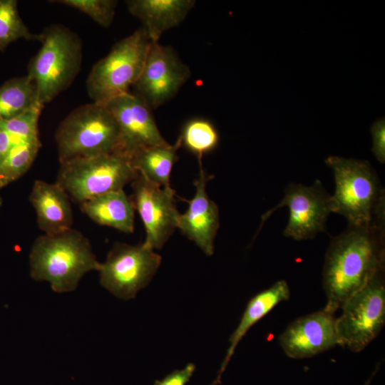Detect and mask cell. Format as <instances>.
<instances>
[{"instance_id":"484cf974","label":"cell","mask_w":385,"mask_h":385,"mask_svg":"<svg viewBox=\"0 0 385 385\" xmlns=\"http://www.w3.org/2000/svg\"><path fill=\"white\" fill-rule=\"evenodd\" d=\"M372 135L371 151L375 158L381 163H385V120L381 118L375 120L371 125Z\"/></svg>"},{"instance_id":"44dd1931","label":"cell","mask_w":385,"mask_h":385,"mask_svg":"<svg viewBox=\"0 0 385 385\" xmlns=\"http://www.w3.org/2000/svg\"><path fill=\"white\" fill-rule=\"evenodd\" d=\"M37 104L34 84L26 75L12 78L0 86V121L18 117Z\"/></svg>"},{"instance_id":"7a4b0ae2","label":"cell","mask_w":385,"mask_h":385,"mask_svg":"<svg viewBox=\"0 0 385 385\" xmlns=\"http://www.w3.org/2000/svg\"><path fill=\"white\" fill-rule=\"evenodd\" d=\"M29 264L31 277L48 282L58 293L74 290L85 274L98 271L101 267L88 238L73 228L37 237L31 247Z\"/></svg>"},{"instance_id":"4316f807","label":"cell","mask_w":385,"mask_h":385,"mask_svg":"<svg viewBox=\"0 0 385 385\" xmlns=\"http://www.w3.org/2000/svg\"><path fill=\"white\" fill-rule=\"evenodd\" d=\"M195 370L194 364H188L183 369L175 370L161 380H157L154 385H185Z\"/></svg>"},{"instance_id":"f1b7e54d","label":"cell","mask_w":385,"mask_h":385,"mask_svg":"<svg viewBox=\"0 0 385 385\" xmlns=\"http://www.w3.org/2000/svg\"><path fill=\"white\" fill-rule=\"evenodd\" d=\"M371 381V377L369 378V379L364 384V385H369Z\"/></svg>"},{"instance_id":"83f0119b","label":"cell","mask_w":385,"mask_h":385,"mask_svg":"<svg viewBox=\"0 0 385 385\" xmlns=\"http://www.w3.org/2000/svg\"><path fill=\"white\" fill-rule=\"evenodd\" d=\"M13 144L11 136L5 128L3 123L0 121V165L6 159Z\"/></svg>"},{"instance_id":"9c48e42d","label":"cell","mask_w":385,"mask_h":385,"mask_svg":"<svg viewBox=\"0 0 385 385\" xmlns=\"http://www.w3.org/2000/svg\"><path fill=\"white\" fill-rule=\"evenodd\" d=\"M161 263V257L143 243L116 242L98 270L101 284L122 299L134 298L146 287Z\"/></svg>"},{"instance_id":"3957f363","label":"cell","mask_w":385,"mask_h":385,"mask_svg":"<svg viewBox=\"0 0 385 385\" xmlns=\"http://www.w3.org/2000/svg\"><path fill=\"white\" fill-rule=\"evenodd\" d=\"M41 46L31 58L26 76L34 84L38 102L44 106L65 91L81 66L82 42L68 28L53 24L39 34Z\"/></svg>"},{"instance_id":"ba28073f","label":"cell","mask_w":385,"mask_h":385,"mask_svg":"<svg viewBox=\"0 0 385 385\" xmlns=\"http://www.w3.org/2000/svg\"><path fill=\"white\" fill-rule=\"evenodd\" d=\"M341 309L336 319L339 345L360 352L377 337L385 324L384 271L349 297Z\"/></svg>"},{"instance_id":"8fae6325","label":"cell","mask_w":385,"mask_h":385,"mask_svg":"<svg viewBox=\"0 0 385 385\" xmlns=\"http://www.w3.org/2000/svg\"><path fill=\"white\" fill-rule=\"evenodd\" d=\"M190 75L188 66L171 46L151 42L133 93L155 110L173 98Z\"/></svg>"},{"instance_id":"30bf717a","label":"cell","mask_w":385,"mask_h":385,"mask_svg":"<svg viewBox=\"0 0 385 385\" xmlns=\"http://www.w3.org/2000/svg\"><path fill=\"white\" fill-rule=\"evenodd\" d=\"M284 206L289 210V220L283 235L299 241L312 239L318 232L324 231L329 215L334 213L332 195L319 180L309 186L288 185L282 200L262 215V222Z\"/></svg>"},{"instance_id":"cb8c5ba5","label":"cell","mask_w":385,"mask_h":385,"mask_svg":"<svg viewBox=\"0 0 385 385\" xmlns=\"http://www.w3.org/2000/svg\"><path fill=\"white\" fill-rule=\"evenodd\" d=\"M19 39L39 40L21 18L16 0H0V51Z\"/></svg>"},{"instance_id":"6da1fadb","label":"cell","mask_w":385,"mask_h":385,"mask_svg":"<svg viewBox=\"0 0 385 385\" xmlns=\"http://www.w3.org/2000/svg\"><path fill=\"white\" fill-rule=\"evenodd\" d=\"M384 228L372 223L348 225L331 239L322 272L325 311L334 314L374 276L384 271Z\"/></svg>"},{"instance_id":"d6986e66","label":"cell","mask_w":385,"mask_h":385,"mask_svg":"<svg viewBox=\"0 0 385 385\" xmlns=\"http://www.w3.org/2000/svg\"><path fill=\"white\" fill-rule=\"evenodd\" d=\"M79 205L85 215L100 225L125 233L133 232L135 207L123 190L96 196Z\"/></svg>"},{"instance_id":"5b68a950","label":"cell","mask_w":385,"mask_h":385,"mask_svg":"<svg viewBox=\"0 0 385 385\" xmlns=\"http://www.w3.org/2000/svg\"><path fill=\"white\" fill-rule=\"evenodd\" d=\"M324 162L334 177V213L344 216L348 225L371 224L377 205L385 196L369 162L334 155Z\"/></svg>"},{"instance_id":"52a82bcc","label":"cell","mask_w":385,"mask_h":385,"mask_svg":"<svg viewBox=\"0 0 385 385\" xmlns=\"http://www.w3.org/2000/svg\"><path fill=\"white\" fill-rule=\"evenodd\" d=\"M138 175L118 153L78 158L60 163L56 183L81 205L96 196L123 190Z\"/></svg>"},{"instance_id":"2e32d148","label":"cell","mask_w":385,"mask_h":385,"mask_svg":"<svg viewBox=\"0 0 385 385\" xmlns=\"http://www.w3.org/2000/svg\"><path fill=\"white\" fill-rule=\"evenodd\" d=\"M29 200L36 214L38 226L44 234L56 235L72 228L71 199L56 183L35 180Z\"/></svg>"},{"instance_id":"7c38bea8","label":"cell","mask_w":385,"mask_h":385,"mask_svg":"<svg viewBox=\"0 0 385 385\" xmlns=\"http://www.w3.org/2000/svg\"><path fill=\"white\" fill-rule=\"evenodd\" d=\"M131 183L132 200L146 233L143 244L152 250L160 249L178 227L175 191L150 183L138 172Z\"/></svg>"},{"instance_id":"5bb4252c","label":"cell","mask_w":385,"mask_h":385,"mask_svg":"<svg viewBox=\"0 0 385 385\" xmlns=\"http://www.w3.org/2000/svg\"><path fill=\"white\" fill-rule=\"evenodd\" d=\"M336 319L324 309L299 317L279 336V343L292 359L312 357L339 345Z\"/></svg>"},{"instance_id":"7402d4cb","label":"cell","mask_w":385,"mask_h":385,"mask_svg":"<svg viewBox=\"0 0 385 385\" xmlns=\"http://www.w3.org/2000/svg\"><path fill=\"white\" fill-rule=\"evenodd\" d=\"M178 139L181 146L194 154L200 163L203 155L217 148L220 137L217 130L210 120L195 118L185 123Z\"/></svg>"},{"instance_id":"ac0fdd59","label":"cell","mask_w":385,"mask_h":385,"mask_svg":"<svg viewBox=\"0 0 385 385\" xmlns=\"http://www.w3.org/2000/svg\"><path fill=\"white\" fill-rule=\"evenodd\" d=\"M290 291L286 281L278 280L270 287L261 291L248 302L241 319L231 334L226 356L221 364L218 375L212 385L220 382L221 375L227 367L235 349L249 329L266 316L282 302L289 299Z\"/></svg>"},{"instance_id":"d4e9b609","label":"cell","mask_w":385,"mask_h":385,"mask_svg":"<svg viewBox=\"0 0 385 385\" xmlns=\"http://www.w3.org/2000/svg\"><path fill=\"white\" fill-rule=\"evenodd\" d=\"M50 2L63 4L90 16L100 26L109 27L114 19L118 1L115 0H56Z\"/></svg>"},{"instance_id":"8992f818","label":"cell","mask_w":385,"mask_h":385,"mask_svg":"<svg viewBox=\"0 0 385 385\" xmlns=\"http://www.w3.org/2000/svg\"><path fill=\"white\" fill-rule=\"evenodd\" d=\"M150 43L143 27L115 43L88 76L86 88L92 102L106 103L130 93L140 76Z\"/></svg>"},{"instance_id":"e0dca14e","label":"cell","mask_w":385,"mask_h":385,"mask_svg":"<svg viewBox=\"0 0 385 385\" xmlns=\"http://www.w3.org/2000/svg\"><path fill=\"white\" fill-rule=\"evenodd\" d=\"M194 0H128V11L138 19L151 42L179 26L194 7Z\"/></svg>"},{"instance_id":"603a6c76","label":"cell","mask_w":385,"mask_h":385,"mask_svg":"<svg viewBox=\"0 0 385 385\" xmlns=\"http://www.w3.org/2000/svg\"><path fill=\"white\" fill-rule=\"evenodd\" d=\"M41 147L39 138L19 140L0 165V188L15 181L31 167Z\"/></svg>"},{"instance_id":"ffe728a7","label":"cell","mask_w":385,"mask_h":385,"mask_svg":"<svg viewBox=\"0 0 385 385\" xmlns=\"http://www.w3.org/2000/svg\"><path fill=\"white\" fill-rule=\"evenodd\" d=\"M180 147L178 138L174 145L167 143L150 146L133 155L130 162L133 168L150 183L162 188H171L170 174Z\"/></svg>"},{"instance_id":"4fadbf2b","label":"cell","mask_w":385,"mask_h":385,"mask_svg":"<svg viewBox=\"0 0 385 385\" xmlns=\"http://www.w3.org/2000/svg\"><path fill=\"white\" fill-rule=\"evenodd\" d=\"M105 104L119 128V153L129 160L138 151L168 142L160 132L152 109L138 96L128 93Z\"/></svg>"},{"instance_id":"277c9868","label":"cell","mask_w":385,"mask_h":385,"mask_svg":"<svg viewBox=\"0 0 385 385\" xmlns=\"http://www.w3.org/2000/svg\"><path fill=\"white\" fill-rule=\"evenodd\" d=\"M119 128L103 103L91 102L72 111L55 133L60 163L78 158L119 153Z\"/></svg>"},{"instance_id":"9a60e30c","label":"cell","mask_w":385,"mask_h":385,"mask_svg":"<svg viewBox=\"0 0 385 385\" xmlns=\"http://www.w3.org/2000/svg\"><path fill=\"white\" fill-rule=\"evenodd\" d=\"M199 165V177L195 182V194L190 200H186L188 207L184 213L180 214L177 228L210 256L219 228V210L207 194L206 184L210 176L207 175L202 163Z\"/></svg>"}]
</instances>
